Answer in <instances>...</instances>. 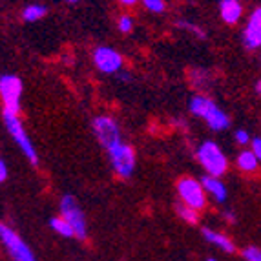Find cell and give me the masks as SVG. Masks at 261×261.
Instances as JSON below:
<instances>
[{
  "label": "cell",
  "instance_id": "cell-1",
  "mask_svg": "<svg viewBox=\"0 0 261 261\" xmlns=\"http://www.w3.org/2000/svg\"><path fill=\"white\" fill-rule=\"evenodd\" d=\"M196 157L199 165L205 168L206 174L214 175V177H221L228 170V157L219 148V144L214 143V141L201 143L196 150Z\"/></svg>",
  "mask_w": 261,
  "mask_h": 261
},
{
  "label": "cell",
  "instance_id": "cell-25",
  "mask_svg": "<svg viewBox=\"0 0 261 261\" xmlns=\"http://www.w3.org/2000/svg\"><path fill=\"white\" fill-rule=\"evenodd\" d=\"M192 73H194V75H197V77H199V81H197V83H194V86H197V88L205 86V83H206V77H208V73H206V71H201V70H192Z\"/></svg>",
  "mask_w": 261,
  "mask_h": 261
},
{
  "label": "cell",
  "instance_id": "cell-28",
  "mask_svg": "<svg viewBox=\"0 0 261 261\" xmlns=\"http://www.w3.org/2000/svg\"><path fill=\"white\" fill-rule=\"evenodd\" d=\"M223 218H225L228 223H234L236 221V214L232 212V210H223Z\"/></svg>",
  "mask_w": 261,
  "mask_h": 261
},
{
  "label": "cell",
  "instance_id": "cell-29",
  "mask_svg": "<svg viewBox=\"0 0 261 261\" xmlns=\"http://www.w3.org/2000/svg\"><path fill=\"white\" fill-rule=\"evenodd\" d=\"M137 2H141V0H119V4L126 6V8H132V6H135Z\"/></svg>",
  "mask_w": 261,
  "mask_h": 261
},
{
  "label": "cell",
  "instance_id": "cell-3",
  "mask_svg": "<svg viewBox=\"0 0 261 261\" xmlns=\"http://www.w3.org/2000/svg\"><path fill=\"white\" fill-rule=\"evenodd\" d=\"M108 152V159L110 165H112V170L115 172V175L122 179H130L135 172V150L132 148L130 144L121 141L119 144L112 146Z\"/></svg>",
  "mask_w": 261,
  "mask_h": 261
},
{
  "label": "cell",
  "instance_id": "cell-12",
  "mask_svg": "<svg viewBox=\"0 0 261 261\" xmlns=\"http://www.w3.org/2000/svg\"><path fill=\"white\" fill-rule=\"evenodd\" d=\"M201 185L205 188L206 196L212 197L216 203H225L226 197H228V190H226L225 183L221 181V177H214V175H203L201 179Z\"/></svg>",
  "mask_w": 261,
  "mask_h": 261
},
{
  "label": "cell",
  "instance_id": "cell-20",
  "mask_svg": "<svg viewBox=\"0 0 261 261\" xmlns=\"http://www.w3.org/2000/svg\"><path fill=\"white\" fill-rule=\"evenodd\" d=\"M177 28L179 30H185V31H190L192 35H196L197 39H205L206 33L205 30L201 26H197V24H194V22H188V20H177Z\"/></svg>",
  "mask_w": 261,
  "mask_h": 261
},
{
  "label": "cell",
  "instance_id": "cell-2",
  "mask_svg": "<svg viewBox=\"0 0 261 261\" xmlns=\"http://www.w3.org/2000/svg\"><path fill=\"white\" fill-rule=\"evenodd\" d=\"M2 117H4V124H6V128H8L9 135H11V139H13L15 144L20 148L24 157H26L31 165H37V163H39V153H37L35 146H33V141H31L26 128L22 124L18 113L2 112Z\"/></svg>",
  "mask_w": 261,
  "mask_h": 261
},
{
  "label": "cell",
  "instance_id": "cell-5",
  "mask_svg": "<svg viewBox=\"0 0 261 261\" xmlns=\"http://www.w3.org/2000/svg\"><path fill=\"white\" fill-rule=\"evenodd\" d=\"M22 92H24V84L22 79L15 73H4L0 75V99L4 110L2 112L18 113L20 112V100Z\"/></svg>",
  "mask_w": 261,
  "mask_h": 261
},
{
  "label": "cell",
  "instance_id": "cell-22",
  "mask_svg": "<svg viewBox=\"0 0 261 261\" xmlns=\"http://www.w3.org/2000/svg\"><path fill=\"white\" fill-rule=\"evenodd\" d=\"M134 18L130 17V15H122V17H119L117 20V28L121 33H130L132 30H134Z\"/></svg>",
  "mask_w": 261,
  "mask_h": 261
},
{
  "label": "cell",
  "instance_id": "cell-16",
  "mask_svg": "<svg viewBox=\"0 0 261 261\" xmlns=\"http://www.w3.org/2000/svg\"><path fill=\"white\" fill-rule=\"evenodd\" d=\"M206 124H208V128L210 130H214V132H223V130H226V128L230 126V117L226 115L225 112H223L221 108H218L216 112L210 115L208 119H206Z\"/></svg>",
  "mask_w": 261,
  "mask_h": 261
},
{
  "label": "cell",
  "instance_id": "cell-27",
  "mask_svg": "<svg viewBox=\"0 0 261 261\" xmlns=\"http://www.w3.org/2000/svg\"><path fill=\"white\" fill-rule=\"evenodd\" d=\"M8 175H9L8 165H6V161L0 157V183H4L6 179H8Z\"/></svg>",
  "mask_w": 261,
  "mask_h": 261
},
{
  "label": "cell",
  "instance_id": "cell-8",
  "mask_svg": "<svg viewBox=\"0 0 261 261\" xmlns=\"http://www.w3.org/2000/svg\"><path fill=\"white\" fill-rule=\"evenodd\" d=\"M92 132L100 146H105L106 150H110L112 146H115V144H119L122 141L121 126L110 115H97L92 121Z\"/></svg>",
  "mask_w": 261,
  "mask_h": 261
},
{
  "label": "cell",
  "instance_id": "cell-23",
  "mask_svg": "<svg viewBox=\"0 0 261 261\" xmlns=\"http://www.w3.org/2000/svg\"><path fill=\"white\" fill-rule=\"evenodd\" d=\"M241 256H243L245 261H261V248L247 247V248H243Z\"/></svg>",
  "mask_w": 261,
  "mask_h": 261
},
{
  "label": "cell",
  "instance_id": "cell-18",
  "mask_svg": "<svg viewBox=\"0 0 261 261\" xmlns=\"http://www.w3.org/2000/svg\"><path fill=\"white\" fill-rule=\"evenodd\" d=\"M48 15V8L42 4H30L22 9V18L26 22H39Z\"/></svg>",
  "mask_w": 261,
  "mask_h": 261
},
{
  "label": "cell",
  "instance_id": "cell-6",
  "mask_svg": "<svg viewBox=\"0 0 261 261\" xmlns=\"http://www.w3.org/2000/svg\"><path fill=\"white\" fill-rule=\"evenodd\" d=\"M175 190H177V196L179 201L183 203V205L190 206V208H196V210H203L206 206V192L201 185V181L194 177H181L175 183Z\"/></svg>",
  "mask_w": 261,
  "mask_h": 261
},
{
  "label": "cell",
  "instance_id": "cell-4",
  "mask_svg": "<svg viewBox=\"0 0 261 261\" xmlns=\"http://www.w3.org/2000/svg\"><path fill=\"white\" fill-rule=\"evenodd\" d=\"M0 243L4 245L6 252L13 261H37V256L30 245L6 223H0Z\"/></svg>",
  "mask_w": 261,
  "mask_h": 261
},
{
  "label": "cell",
  "instance_id": "cell-14",
  "mask_svg": "<svg viewBox=\"0 0 261 261\" xmlns=\"http://www.w3.org/2000/svg\"><path fill=\"white\" fill-rule=\"evenodd\" d=\"M201 234H203L205 241H208V243L214 245V247L221 248L223 252H226V254L236 252V243L226 234H223V232H218V230H214V228L205 226V228L201 230Z\"/></svg>",
  "mask_w": 261,
  "mask_h": 261
},
{
  "label": "cell",
  "instance_id": "cell-13",
  "mask_svg": "<svg viewBox=\"0 0 261 261\" xmlns=\"http://www.w3.org/2000/svg\"><path fill=\"white\" fill-rule=\"evenodd\" d=\"M219 106L214 102V99H210L208 95H196L192 97L190 105H188V110L192 112V115H196L199 119H208Z\"/></svg>",
  "mask_w": 261,
  "mask_h": 261
},
{
  "label": "cell",
  "instance_id": "cell-10",
  "mask_svg": "<svg viewBox=\"0 0 261 261\" xmlns=\"http://www.w3.org/2000/svg\"><path fill=\"white\" fill-rule=\"evenodd\" d=\"M243 46L250 51L261 48V6L248 17L247 26L243 30Z\"/></svg>",
  "mask_w": 261,
  "mask_h": 261
},
{
  "label": "cell",
  "instance_id": "cell-11",
  "mask_svg": "<svg viewBox=\"0 0 261 261\" xmlns=\"http://www.w3.org/2000/svg\"><path fill=\"white\" fill-rule=\"evenodd\" d=\"M219 15H221V20L228 26L238 24L243 17L241 0H219Z\"/></svg>",
  "mask_w": 261,
  "mask_h": 261
},
{
  "label": "cell",
  "instance_id": "cell-9",
  "mask_svg": "<svg viewBox=\"0 0 261 261\" xmlns=\"http://www.w3.org/2000/svg\"><path fill=\"white\" fill-rule=\"evenodd\" d=\"M93 64L95 68L105 75H117L122 71V55L117 49L110 48V46H99L93 49Z\"/></svg>",
  "mask_w": 261,
  "mask_h": 261
},
{
  "label": "cell",
  "instance_id": "cell-24",
  "mask_svg": "<svg viewBox=\"0 0 261 261\" xmlns=\"http://www.w3.org/2000/svg\"><path fill=\"white\" fill-rule=\"evenodd\" d=\"M234 139H236V143L241 144V146H247V144L252 141V139H250V134H248L247 130H243V128H240V130L236 132Z\"/></svg>",
  "mask_w": 261,
  "mask_h": 261
},
{
  "label": "cell",
  "instance_id": "cell-31",
  "mask_svg": "<svg viewBox=\"0 0 261 261\" xmlns=\"http://www.w3.org/2000/svg\"><path fill=\"white\" fill-rule=\"evenodd\" d=\"M64 2H68V4H77L79 0H64Z\"/></svg>",
  "mask_w": 261,
  "mask_h": 261
},
{
  "label": "cell",
  "instance_id": "cell-21",
  "mask_svg": "<svg viewBox=\"0 0 261 261\" xmlns=\"http://www.w3.org/2000/svg\"><path fill=\"white\" fill-rule=\"evenodd\" d=\"M144 6V9L146 11H150V13H163L166 9V4H165V0H141Z\"/></svg>",
  "mask_w": 261,
  "mask_h": 261
},
{
  "label": "cell",
  "instance_id": "cell-17",
  "mask_svg": "<svg viewBox=\"0 0 261 261\" xmlns=\"http://www.w3.org/2000/svg\"><path fill=\"white\" fill-rule=\"evenodd\" d=\"M49 228H51L55 234H59L61 238H75V232L71 228V225L66 221L62 216H53L49 219Z\"/></svg>",
  "mask_w": 261,
  "mask_h": 261
},
{
  "label": "cell",
  "instance_id": "cell-7",
  "mask_svg": "<svg viewBox=\"0 0 261 261\" xmlns=\"http://www.w3.org/2000/svg\"><path fill=\"white\" fill-rule=\"evenodd\" d=\"M61 216L70 223L71 228L75 232V238L77 240H86L88 236V223L86 216H84L83 208L79 205V201L75 196L66 194L61 199Z\"/></svg>",
  "mask_w": 261,
  "mask_h": 261
},
{
  "label": "cell",
  "instance_id": "cell-26",
  "mask_svg": "<svg viewBox=\"0 0 261 261\" xmlns=\"http://www.w3.org/2000/svg\"><path fill=\"white\" fill-rule=\"evenodd\" d=\"M250 146H252V152L256 153V157L261 161V137H254L252 141H250Z\"/></svg>",
  "mask_w": 261,
  "mask_h": 261
},
{
  "label": "cell",
  "instance_id": "cell-19",
  "mask_svg": "<svg viewBox=\"0 0 261 261\" xmlns=\"http://www.w3.org/2000/svg\"><path fill=\"white\" fill-rule=\"evenodd\" d=\"M175 214H177L185 223H188V225H196V223L199 221V210L190 208V206L183 205V203H179V205L175 206Z\"/></svg>",
  "mask_w": 261,
  "mask_h": 261
},
{
  "label": "cell",
  "instance_id": "cell-15",
  "mask_svg": "<svg viewBox=\"0 0 261 261\" xmlns=\"http://www.w3.org/2000/svg\"><path fill=\"white\" fill-rule=\"evenodd\" d=\"M236 166L243 174H254L259 168V159H257L252 150H243V152H240L238 157H236Z\"/></svg>",
  "mask_w": 261,
  "mask_h": 261
},
{
  "label": "cell",
  "instance_id": "cell-30",
  "mask_svg": "<svg viewBox=\"0 0 261 261\" xmlns=\"http://www.w3.org/2000/svg\"><path fill=\"white\" fill-rule=\"evenodd\" d=\"M256 93L257 95H261V81H257L256 83Z\"/></svg>",
  "mask_w": 261,
  "mask_h": 261
},
{
  "label": "cell",
  "instance_id": "cell-32",
  "mask_svg": "<svg viewBox=\"0 0 261 261\" xmlns=\"http://www.w3.org/2000/svg\"><path fill=\"white\" fill-rule=\"evenodd\" d=\"M206 261H218V259H214V257H208V259H206Z\"/></svg>",
  "mask_w": 261,
  "mask_h": 261
}]
</instances>
